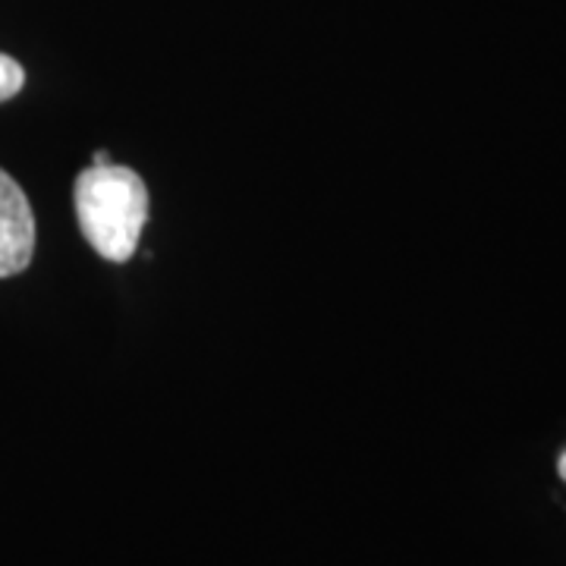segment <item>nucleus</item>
I'll use <instances>...</instances> for the list:
<instances>
[{
	"label": "nucleus",
	"instance_id": "1",
	"mask_svg": "<svg viewBox=\"0 0 566 566\" xmlns=\"http://www.w3.org/2000/svg\"><path fill=\"white\" fill-rule=\"evenodd\" d=\"M76 221L88 245L107 262H129L148 221V186L133 167L92 164L73 189Z\"/></svg>",
	"mask_w": 566,
	"mask_h": 566
},
{
	"label": "nucleus",
	"instance_id": "2",
	"mask_svg": "<svg viewBox=\"0 0 566 566\" xmlns=\"http://www.w3.org/2000/svg\"><path fill=\"white\" fill-rule=\"evenodd\" d=\"M35 255V214L22 186L0 167V277L22 274Z\"/></svg>",
	"mask_w": 566,
	"mask_h": 566
},
{
	"label": "nucleus",
	"instance_id": "3",
	"mask_svg": "<svg viewBox=\"0 0 566 566\" xmlns=\"http://www.w3.org/2000/svg\"><path fill=\"white\" fill-rule=\"evenodd\" d=\"M25 85V70L20 61H13L10 54H0V104L17 98Z\"/></svg>",
	"mask_w": 566,
	"mask_h": 566
},
{
	"label": "nucleus",
	"instance_id": "4",
	"mask_svg": "<svg viewBox=\"0 0 566 566\" xmlns=\"http://www.w3.org/2000/svg\"><path fill=\"white\" fill-rule=\"evenodd\" d=\"M95 164H111V155L107 151H95Z\"/></svg>",
	"mask_w": 566,
	"mask_h": 566
},
{
	"label": "nucleus",
	"instance_id": "5",
	"mask_svg": "<svg viewBox=\"0 0 566 566\" xmlns=\"http://www.w3.org/2000/svg\"><path fill=\"white\" fill-rule=\"evenodd\" d=\"M560 475H564V479H566V453H564V457H560Z\"/></svg>",
	"mask_w": 566,
	"mask_h": 566
}]
</instances>
